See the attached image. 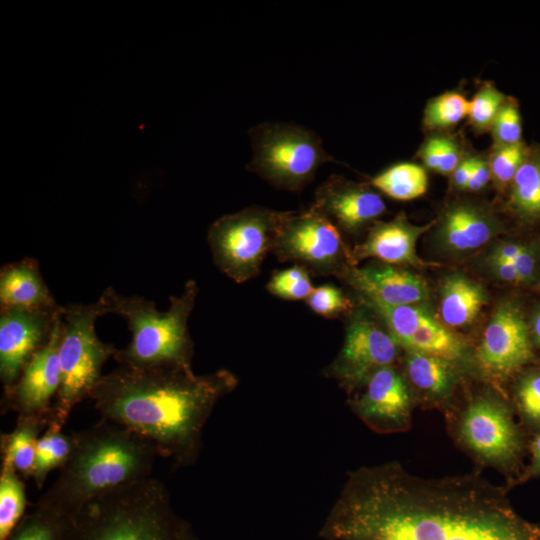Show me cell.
<instances>
[{
  "instance_id": "6da1fadb",
  "label": "cell",
  "mask_w": 540,
  "mask_h": 540,
  "mask_svg": "<svg viewBox=\"0 0 540 540\" xmlns=\"http://www.w3.org/2000/svg\"><path fill=\"white\" fill-rule=\"evenodd\" d=\"M509 490L478 471L412 474L400 462L350 471L318 535L325 540H540Z\"/></svg>"
},
{
  "instance_id": "7a4b0ae2",
  "label": "cell",
  "mask_w": 540,
  "mask_h": 540,
  "mask_svg": "<svg viewBox=\"0 0 540 540\" xmlns=\"http://www.w3.org/2000/svg\"><path fill=\"white\" fill-rule=\"evenodd\" d=\"M237 382L225 369L196 375L182 367L118 365L102 376L89 399L102 418L135 432L151 442L158 455L186 467L198 458L215 405Z\"/></svg>"
},
{
  "instance_id": "3957f363",
  "label": "cell",
  "mask_w": 540,
  "mask_h": 540,
  "mask_svg": "<svg viewBox=\"0 0 540 540\" xmlns=\"http://www.w3.org/2000/svg\"><path fill=\"white\" fill-rule=\"evenodd\" d=\"M72 434L69 459L35 506L63 519L107 492L150 477L158 452L135 432L101 418Z\"/></svg>"
},
{
  "instance_id": "277c9868",
  "label": "cell",
  "mask_w": 540,
  "mask_h": 540,
  "mask_svg": "<svg viewBox=\"0 0 540 540\" xmlns=\"http://www.w3.org/2000/svg\"><path fill=\"white\" fill-rule=\"evenodd\" d=\"M165 485L146 478L107 492L64 517L59 540H187Z\"/></svg>"
},
{
  "instance_id": "5b68a950",
  "label": "cell",
  "mask_w": 540,
  "mask_h": 540,
  "mask_svg": "<svg viewBox=\"0 0 540 540\" xmlns=\"http://www.w3.org/2000/svg\"><path fill=\"white\" fill-rule=\"evenodd\" d=\"M197 285L188 281L181 295L170 297L167 311L161 312L154 302L141 296H124L107 287L98 302L103 314L123 318L131 332V340L117 349L113 358L118 365L134 368H191L193 343L188 319L193 310Z\"/></svg>"
},
{
  "instance_id": "8992f818",
  "label": "cell",
  "mask_w": 540,
  "mask_h": 540,
  "mask_svg": "<svg viewBox=\"0 0 540 540\" xmlns=\"http://www.w3.org/2000/svg\"><path fill=\"white\" fill-rule=\"evenodd\" d=\"M443 414L456 445L478 466L504 475L506 488L520 475L530 440L501 388L487 382L458 396Z\"/></svg>"
},
{
  "instance_id": "52a82bcc",
  "label": "cell",
  "mask_w": 540,
  "mask_h": 540,
  "mask_svg": "<svg viewBox=\"0 0 540 540\" xmlns=\"http://www.w3.org/2000/svg\"><path fill=\"white\" fill-rule=\"evenodd\" d=\"M102 316L98 301L63 306L59 345L61 383L49 423L63 428L72 410L90 397L103 376V365L117 350L96 334L95 323Z\"/></svg>"
},
{
  "instance_id": "ba28073f",
  "label": "cell",
  "mask_w": 540,
  "mask_h": 540,
  "mask_svg": "<svg viewBox=\"0 0 540 540\" xmlns=\"http://www.w3.org/2000/svg\"><path fill=\"white\" fill-rule=\"evenodd\" d=\"M252 171L272 185L297 190L311 181L317 169L332 160L320 138L288 123H263L250 131Z\"/></svg>"
},
{
  "instance_id": "9c48e42d",
  "label": "cell",
  "mask_w": 540,
  "mask_h": 540,
  "mask_svg": "<svg viewBox=\"0 0 540 540\" xmlns=\"http://www.w3.org/2000/svg\"><path fill=\"white\" fill-rule=\"evenodd\" d=\"M282 213L249 207L213 222L208 243L217 267L238 283L254 277L273 249Z\"/></svg>"
},
{
  "instance_id": "30bf717a",
  "label": "cell",
  "mask_w": 540,
  "mask_h": 540,
  "mask_svg": "<svg viewBox=\"0 0 540 540\" xmlns=\"http://www.w3.org/2000/svg\"><path fill=\"white\" fill-rule=\"evenodd\" d=\"M273 250L280 260L299 262L321 274L341 275L353 266L338 229L314 206L301 213H282Z\"/></svg>"
},
{
  "instance_id": "8fae6325",
  "label": "cell",
  "mask_w": 540,
  "mask_h": 540,
  "mask_svg": "<svg viewBox=\"0 0 540 540\" xmlns=\"http://www.w3.org/2000/svg\"><path fill=\"white\" fill-rule=\"evenodd\" d=\"M474 354L482 379L499 388L534 363L530 330L518 304L497 306Z\"/></svg>"
},
{
  "instance_id": "7c38bea8",
  "label": "cell",
  "mask_w": 540,
  "mask_h": 540,
  "mask_svg": "<svg viewBox=\"0 0 540 540\" xmlns=\"http://www.w3.org/2000/svg\"><path fill=\"white\" fill-rule=\"evenodd\" d=\"M351 411L373 432H406L417 403L402 371L395 365L374 371L361 387L349 394Z\"/></svg>"
},
{
  "instance_id": "4fadbf2b",
  "label": "cell",
  "mask_w": 540,
  "mask_h": 540,
  "mask_svg": "<svg viewBox=\"0 0 540 540\" xmlns=\"http://www.w3.org/2000/svg\"><path fill=\"white\" fill-rule=\"evenodd\" d=\"M401 348L388 332L363 313H356L346 327L342 349L326 368L350 394L377 369L395 365Z\"/></svg>"
},
{
  "instance_id": "5bb4252c",
  "label": "cell",
  "mask_w": 540,
  "mask_h": 540,
  "mask_svg": "<svg viewBox=\"0 0 540 540\" xmlns=\"http://www.w3.org/2000/svg\"><path fill=\"white\" fill-rule=\"evenodd\" d=\"M58 309H0V380L3 392L18 380L30 360L47 344Z\"/></svg>"
},
{
  "instance_id": "9a60e30c",
  "label": "cell",
  "mask_w": 540,
  "mask_h": 540,
  "mask_svg": "<svg viewBox=\"0 0 540 540\" xmlns=\"http://www.w3.org/2000/svg\"><path fill=\"white\" fill-rule=\"evenodd\" d=\"M61 331L62 312L47 344L26 365L16 383L3 392V408L15 411L18 416H39L50 420L51 408L61 383Z\"/></svg>"
},
{
  "instance_id": "2e32d148",
  "label": "cell",
  "mask_w": 540,
  "mask_h": 540,
  "mask_svg": "<svg viewBox=\"0 0 540 540\" xmlns=\"http://www.w3.org/2000/svg\"><path fill=\"white\" fill-rule=\"evenodd\" d=\"M401 359L402 373L417 407L444 413L459 396L466 379L474 377L461 365L436 356L404 351Z\"/></svg>"
},
{
  "instance_id": "e0dca14e",
  "label": "cell",
  "mask_w": 540,
  "mask_h": 540,
  "mask_svg": "<svg viewBox=\"0 0 540 540\" xmlns=\"http://www.w3.org/2000/svg\"><path fill=\"white\" fill-rule=\"evenodd\" d=\"M435 221L414 225L403 213L388 222H377L370 229L363 243L351 251L352 264L375 258L390 265H406L416 268L438 266L421 259L416 252L419 237L432 228Z\"/></svg>"
},
{
  "instance_id": "ac0fdd59",
  "label": "cell",
  "mask_w": 540,
  "mask_h": 540,
  "mask_svg": "<svg viewBox=\"0 0 540 540\" xmlns=\"http://www.w3.org/2000/svg\"><path fill=\"white\" fill-rule=\"evenodd\" d=\"M363 300L386 305H414L428 299L426 281L394 265L350 266L342 274Z\"/></svg>"
},
{
  "instance_id": "d6986e66",
  "label": "cell",
  "mask_w": 540,
  "mask_h": 540,
  "mask_svg": "<svg viewBox=\"0 0 540 540\" xmlns=\"http://www.w3.org/2000/svg\"><path fill=\"white\" fill-rule=\"evenodd\" d=\"M314 207L347 231L358 230L386 210L380 194L336 176L318 188Z\"/></svg>"
},
{
  "instance_id": "ffe728a7",
  "label": "cell",
  "mask_w": 540,
  "mask_h": 540,
  "mask_svg": "<svg viewBox=\"0 0 540 540\" xmlns=\"http://www.w3.org/2000/svg\"><path fill=\"white\" fill-rule=\"evenodd\" d=\"M501 230L498 219L486 208L471 202H460L443 212L436 230V240L446 253L465 255L487 244Z\"/></svg>"
},
{
  "instance_id": "44dd1931",
  "label": "cell",
  "mask_w": 540,
  "mask_h": 540,
  "mask_svg": "<svg viewBox=\"0 0 540 540\" xmlns=\"http://www.w3.org/2000/svg\"><path fill=\"white\" fill-rule=\"evenodd\" d=\"M39 270L37 260L25 257L0 270V309H58Z\"/></svg>"
},
{
  "instance_id": "7402d4cb",
  "label": "cell",
  "mask_w": 540,
  "mask_h": 540,
  "mask_svg": "<svg viewBox=\"0 0 540 540\" xmlns=\"http://www.w3.org/2000/svg\"><path fill=\"white\" fill-rule=\"evenodd\" d=\"M488 302L484 287L464 274L444 278L440 289V316L453 328L470 326Z\"/></svg>"
},
{
  "instance_id": "603a6c76",
  "label": "cell",
  "mask_w": 540,
  "mask_h": 540,
  "mask_svg": "<svg viewBox=\"0 0 540 540\" xmlns=\"http://www.w3.org/2000/svg\"><path fill=\"white\" fill-rule=\"evenodd\" d=\"M48 424L49 419L45 417L18 416L13 430L1 435L2 466L31 478L37 441Z\"/></svg>"
},
{
  "instance_id": "cb8c5ba5",
  "label": "cell",
  "mask_w": 540,
  "mask_h": 540,
  "mask_svg": "<svg viewBox=\"0 0 540 540\" xmlns=\"http://www.w3.org/2000/svg\"><path fill=\"white\" fill-rule=\"evenodd\" d=\"M509 188V210L527 222L539 221L540 151L529 149Z\"/></svg>"
},
{
  "instance_id": "d4e9b609",
  "label": "cell",
  "mask_w": 540,
  "mask_h": 540,
  "mask_svg": "<svg viewBox=\"0 0 540 540\" xmlns=\"http://www.w3.org/2000/svg\"><path fill=\"white\" fill-rule=\"evenodd\" d=\"M371 185L385 195L401 201L422 196L428 186L425 169L412 162L396 163L371 179Z\"/></svg>"
},
{
  "instance_id": "484cf974",
  "label": "cell",
  "mask_w": 540,
  "mask_h": 540,
  "mask_svg": "<svg viewBox=\"0 0 540 540\" xmlns=\"http://www.w3.org/2000/svg\"><path fill=\"white\" fill-rule=\"evenodd\" d=\"M74 446L73 434H65L62 428L49 423L36 445L31 478L42 488L50 471L62 468L69 459Z\"/></svg>"
},
{
  "instance_id": "4316f807",
  "label": "cell",
  "mask_w": 540,
  "mask_h": 540,
  "mask_svg": "<svg viewBox=\"0 0 540 540\" xmlns=\"http://www.w3.org/2000/svg\"><path fill=\"white\" fill-rule=\"evenodd\" d=\"M513 380L509 398L520 424L533 436L540 431V367H527Z\"/></svg>"
},
{
  "instance_id": "83f0119b",
  "label": "cell",
  "mask_w": 540,
  "mask_h": 540,
  "mask_svg": "<svg viewBox=\"0 0 540 540\" xmlns=\"http://www.w3.org/2000/svg\"><path fill=\"white\" fill-rule=\"evenodd\" d=\"M25 485L16 470L1 467L0 474V540H7L24 516Z\"/></svg>"
},
{
  "instance_id": "f1b7e54d",
  "label": "cell",
  "mask_w": 540,
  "mask_h": 540,
  "mask_svg": "<svg viewBox=\"0 0 540 540\" xmlns=\"http://www.w3.org/2000/svg\"><path fill=\"white\" fill-rule=\"evenodd\" d=\"M366 303L383 319L388 332L400 348L432 316L420 304L393 306L372 301Z\"/></svg>"
},
{
  "instance_id": "f546056e",
  "label": "cell",
  "mask_w": 540,
  "mask_h": 540,
  "mask_svg": "<svg viewBox=\"0 0 540 540\" xmlns=\"http://www.w3.org/2000/svg\"><path fill=\"white\" fill-rule=\"evenodd\" d=\"M469 101L460 93L446 92L432 99L424 112V124L430 129H446L468 117Z\"/></svg>"
},
{
  "instance_id": "4dcf8cb0",
  "label": "cell",
  "mask_w": 540,
  "mask_h": 540,
  "mask_svg": "<svg viewBox=\"0 0 540 540\" xmlns=\"http://www.w3.org/2000/svg\"><path fill=\"white\" fill-rule=\"evenodd\" d=\"M62 518L35 506L24 515L7 540H59Z\"/></svg>"
},
{
  "instance_id": "1f68e13d",
  "label": "cell",
  "mask_w": 540,
  "mask_h": 540,
  "mask_svg": "<svg viewBox=\"0 0 540 540\" xmlns=\"http://www.w3.org/2000/svg\"><path fill=\"white\" fill-rule=\"evenodd\" d=\"M529 148L523 142L514 145L495 146L488 162L491 179L499 189L512 183Z\"/></svg>"
},
{
  "instance_id": "d6a6232c",
  "label": "cell",
  "mask_w": 540,
  "mask_h": 540,
  "mask_svg": "<svg viewBox=\"0 0 540 540\" xmlns=\"http://www.w3.org/2000/svg\"><path fill=\"white\" fill-rule=\"evenodd\" d=\"M420 157L428 168L442 175H451L461 162L459 146L446 136L429 138L421 148Z\"/></svg>"
},
{
  "instance_id": "836d02e7",
  "label": "cell",
  "mask_w": 540,
  "mask_h": 540,
  "mask_svg": "<svg viewBox=\"0 0 540 540\" xmlns=\"http://www.w3.org/2000/svg\"><path fill=\"white\" fill-rule=\"evenodd\" d=\"M505 100L496 87L488 83L483 85L469 101L468 118L471 125L478 131L491 129Z\"/></svg>"
},
{
  "instance_id": "e575fe53",
  "label": "cell",
  "mask_w": 540,
  "mask_h": 540,
  "mask_svg": "<svg viewBox=\"0 0 540 540\" xmlns=\"http://www.w3.org/2000/svg\"><path fill=\"white\" fill-rule=\"evenodd\" d=\"M267 288L273 295L286 300H306L314 290L307 270L298 265L274 274Z\"/></svg>"
},
{
  "instance_id": "d590c367",
  "label": "cell",
  "mask_w": 540,
  "mask_h": 540,
  "mask_svg": "<svg viewBox=\"0 0 540 540\" xmlns=\"http://www.w3.org/2000/svg\"><path fill=\"white\" fill-rule=\"evenodd\" d=\"M495 146L514 145L522 142V123L515 100L506 99L492 127Z\"/></svg>"
},
{
  "instance_id": "8d00e7d4",
  "label": "cell",
  "mask_w": 540,
  "mask_h": 540,
  "mask_svg": "<svg viewBox=\"0 0 540 540\" xmlns=\"http://www.w3.org/2000/svg\"><path fill=\"white\" fill-rule=\"evenodd\" d=\"M306 302L315 313L325 317L336 316L352 308V303L345 294L329 284L314 288Z\"/></svg>"
},
{
  "instance_id": "74e56055",
  "label": "cell",
  "mask_w": 540,
  "mask_h": 540,
  "mask_svg": "<svg viewBox=\"0 0 540 540\" xmlns=\"http://www.w3.org/2000/svg\"><path fill=\"white\" fill-rule=\"evenodd\" d=\"M529 463L525 465L520 475L507 487H513L540 477V431L534 434L528 445Z\"/></svg>"
},
{
  "instance_id": "f35d334b",
  "label": "cell",
  "mask_w": 540,
  "mask_h": 540,
  "mask_svg": "<svg viewBox=\"0 0 540 540\" xmlns=\"http://www.w3.org/2000/svg\"><path fill=\"white\" fill-rule=\"evenodd\" d=\"M511 263L518 274L520 284H529L535 280L538 260L536 250L533 247L524 245Z\"/></svg>"
},
{
  "instance_id": "ab89813d",
  "label": "cell",
  "mask_w": 540,
  "mask_h": 540,
  "mask_svg": "<svg viewBox=\"0 0 540 540\" xmlns=\"http://www.w3.org/2000/svg\"><path fill=\"white\" fill-rule=\"evenodd\" d=\"M485 262L495 278L505 283L520 284L518 274L511 262L490 253Z\"/></svg>"
},
{
  "instance_id": "60d3db41",
  "label": "cell",
  "mask_w": 540,
  "mask_h": 540,
  "mask_svg": "<svg viewBox=\"0 0 540 540\" xmlns=\"http://www.w3.org/2000/svg\"><path fill=\"white\" fill-rule=\"evenodd\" d=\"M491 180L488 163L475 157L473 170L465 190L477 192L482 190Z\"/></svg>"
},
{
  "instance_id": "b9f144b4",
  "label": "cell",
  "mask_w": 540,
  "mask_h": 540,
  "mask_svg": "<svg viewBox=\"0 0 540 540\" xmlns=\"http://www.w3.org/2000/svg\"><path fill=\"white\" fill-rule=\"evenodd\" d=\"M474 161L475 157H468L461 160V162L452 172V183L456 188L465 190L473 170Z\"/></svg>"
},
{
  "instance_id": "7bdbcfd3",
  "label": "cell",
  "mask_w": 540,
  "mask_h": 540,
  "mask_svg": "<svg viewBox=\"0 0 540 540\" xmlns=\"http://www.w3.org/2000/svg\"><path fill=\"white\" fill-rule=\"evenodd\" d=\"M524 245L514 241H501L497 243L490 254L512 262L523 249Z\"/></svg>"
},
{
  "instance_id": "ee69618b",
  "label": "cell",
  "mask_w": 540,
  "mask_h": 540,
  "mask_svg": "<svg viewBox=\"0 0 540 540\" xmlns=\"http://www.w3.org/2000/svg\"><path fill=\"white\" fill-rule=\"evenodd\" d=\"M530 333L534 344L540 348V308L532 316Z\"/></svg>"
},
{
  "instance_id": "f6af8a7d",
  "label": "cell",
  "mask_w": 540,
  "mask_h": 540,
  "mask_svg": "<svg viewBox=\"0 0 540 540\" xmlns=\"http://www.w3.org/2000/svg\"><path fill=\"white\" fill-rule=\"evenodd\" d=\"M187 540H200V539L193 533V531H191Z\"/></svg>"
}]
</instances>
